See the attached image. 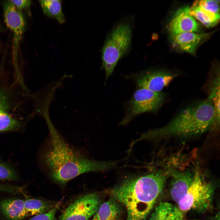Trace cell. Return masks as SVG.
<instances>
[{"instance_id":"15","label":"cell","mask_w":220,"mask_h":220,"mask_svg":"<svg viewBox=\"0 0 220 220\" xmlns=\"http://www.w3.org/2000/svg\"><path fill=\"white\" fill-rule=\"evenodd\" d=\"M121 205L113 198L101 204L95 214L98 220H119Z\"/></svg>"},{"instance_id":"12","label":"cell","mask_w":220,"mask_h":220,"mask_svg":"<svg viewBox=\"0 0 220 220\" xmlns=\"http://www.w3.org/2000/svg\"><path fill=\"white\" fill-rule=\"evenodd\" d=\"M209 35L208 33L186 32L170 35V39L175 47L182 51L194 55L198 45Z\"/></svg>"},{"instance_id":"4","label":"cell","mask_w":220,"mask_h":220,"mask_svg":"<svg viewBox=\"0 0 220 220\" xmlns=\"http://www.w3.org/2000/svg\"><path fill=\"white\" fill-rule=\"evenodd\" d=\"M134 19L127 17L115 24L105 38L101 50L102 68L106 81L113 73L118 62L127 55L131 46Z\"/></svg>"},{"instance_id":"1","label":"cell","mask_w":220,"mask_h":220,"mask_svg":"<svg viewBox=\"0 0 220 220\" xmlns=\"http://www.w3.org/2000/svg\"><path fill=\"white\" fill-rule=\"evenodd\" d=\"M47 122L50 138L42 155V161L47 173L54 181L64 184L81 174L116 167L115 162L97 161L89 158L70 146L50 120Z\"/></svg>"},{"instance_id":"7","label":"cell","mask_w":220,"mask_h":220,"mask_svg":"<svg viewBox=\"0 0 220 220\" xmlns=\"http://www.w3.org/2000/svg\"><path fill=\"white\" fill-rule=\"evenodd\" d=\"M101 204L100 198L97 194H86L71 204L59 220H88L97 213Z\"/></svg>"},{"instance_id":"21","label":"cell","mask_w":220,"mask_h":220,"mask_svg":"<svg viewBox=\"0 0 220 220\" xmlns=\"http://www.w3.org/2000/svg\"><path fill=\"white\" fill-rule=\"evenodd\" d=\"M17 178V174L12 168L0 162V180H15Z\"/></svg>"},{"instance_id":"13","label":"cell","mask_w":220,"mask_h":220,"mask_svg":"<svg viewBox=\"0 0 220 220\" xmlns=\"http://www.w3.org/2000/svg\"><path fill=\"white\" fill-rule=\"evenodd\" d=\"M24 201L15 198L4 199L0 201V211L7 220H23L28 217Z\"/></svg>"},{"instance_id":"17","label":"cell","mask_w":220,"mask_h":220,"mask_svg":"<svg viewBox=\"0 0 220 220\" xmlns=\"http://www.w3.org/2000/svg\"><path fill=\"white\" fill-rule=\"evenodd\" d=\"M191 14L207 28L217 24L220 19V14L214 13L193 4L190 8Z\"/></svg>"},{"instance_id":"9","label":"cell","mask_w":220,"mask_h":220,"mask_svg":"<svg viewBox=\"0 0 220 220\" xmlns=\"http://www.w3.org/2000/svg\"><path fill=\"white\" fill-rule=\"evenodd\" d=\"M168 30L170 35L186 32L199 31L198 23L191 14L188 6L181 7L174 13L169 22Z\"/></svg>"},{"instance_id":"18","label":"cell","mask_w":220,"mask_h":220,"mask_svg":"<svg viewBox=\"0 0 220 220\" xmlns=\"http://www.w3.org/2000/svg\"><path fill=\"white\" fill-rule=\"evenodd\" d=\"M24 206L28 216L43 213L48 207L46 203L44 201L40 200L31 198L24 200Z\"/></svg>"},{"instance_id":"14","label":"cell","mask_w":220,"mask_h":220,"mask_svg":"<svg viewBox=\"0 0 220 220\" xmlns=\"http://www.w3.org/2000/svg\"><path fill=\"white\" fill-rule=\"evenodd\" d=\"M185 213L178 206L170 203L162 202L156 207L149 220H183Z\"/></svg>"},{"instance_id":"29","label":"cell","mask_w":220,"mask_h":220,"mask_svg":"<svg viewBox=\"0 0 220 220\" xmlns=\"http://www.w3.org/2000/svg\"><path fill=\"white\" fill-rule=\"evenodd\" d=\"M1 29H0V32H1Z\"/></svg>"},{"instance_id":"5","label":"cell","mask_w":220,"mask_h":220,"mask_svg":"<svg viewBox=\"0 0 220 220\" xmlns=\"http://www.w3.org/2000/svg\"><path fill=\"white\" fill-rule=\"evenodd\" d=\"M215 189L214 185L206 181L197 169L191 185L178 203V207L185 213L191 210L199 213L205 212L212 206Z\"/></svg>"},{"instance_id":"8","label":"cell","mask_w":220,"mask_h":220,"mask_svg":"<svg viewBox=\"0 0 220 220\" xmlns=\"http://www.w3.org/2000/svg\"><path fill=\"white\" fill-rule=\"evenodd\" d=\"M174 76L173 74L164 71L149 70L138 74L135 80L140 88L160 92L169 85Z\"/></svg>"},{"instance_id":"23","label":"cell","mask_w":220,"mask_h":220,"mask_svg":"<svg viewBox=\"0 0 220 220\" xmlns=\"http://www.w3.org/2000/svg\"><path fill=\"white\" fill-rule=\"evenodd\" d=\"M56 211V209L53 208L46 213L34 216L29 220H54Z\"/></svg>"},{"instance_id":"22","label":"cell","mask_w":220,"mask_h":220,"mask_svg":"<svg viewBox=\"0 0 220 220\" xmlns=\"http://www.w3.org/2000/svg\"><path fill=\"white\" fill-rule=\"evenodd\" d=\"M193 4L214 13L220 14L219 6L215 0L196 1Z\"/></svg>"},{"instance_id":"6","label":"cell","mask_w":220,"mask_h":220,"mask_svg":"<svg viewBox=\"0 0 220 220\" xmlns=\"http://www.w3.org/2000/svg\"><path fill=\"white\" fill-rule=\"evenodd\" d=\"M164 99V94L140 88L134 93L129 103L127 114L120 125H125L138 115L154 112L161 106Z\"/></svg>"},{"instance_id":"28","label":"cell","mask_w":220,"mask_h":220,"mask_svg":"<svg viewBox=\"0 0 220 220\" xmlns=\"http://www.w3.org/2000/svg\"><path fill=\"white\" fill-rule=\"evenodd\" d=\"M196 220V219H193V220Z\"/></svg>"},{"instance_id":"10","label":"cell","mask_w":220,"mask_h":220,"mask_svg":"<svg viewBox=\"0 0 220 220\" xmlns=\"http://www.w3.org/2000/svg\"><path fill=\"white\" fill-rule=\"evenodd\" d=\"M3 7L5 22L13 32L16 42H17L24 29L25 22L24 15L9 0L4 2Z\"/></svg>"},{"instance_id":"3","label":"cell","mask_w":220,"mask_h":220,"mask_svg":"<svg viewBox=\"0 0 220 220\" xmlns=\"http://www.w3.org/2000/svg\"><path fill=\"white\" fill-rule=\"evenodd\" d=\"M216 124L213 104L208 98L184 108L167 125L144 133L139 139L152 140L198 134Z\"/></svg>"},{"instance_id":"20","label":"cell","mask_w":220,"mask_h":220,"mask_svg":"<svg viewBox=\"0 0 220 220\" xmlns=\"http://www.w3.org/2000/svg\"><path fill=\"white\" fill-rule=\"evenodd\" d=\"M213 85L208 98L213 104L215 119L218 124L219 123L220 119V85L215 84Z\"/></svg>"},{"instance_id":"25","label":"cell","mask_w":220,"mask_h":220,"mask_svg":"<svg viewBox=\"0 0 220 220\" xmlns=\"http://www.w3.org/2000/svg\"><path fill=\"white\" fill-rule=\"evenodd\" d=\"M2 99L1 98V97L0 96V109H3V106L2 105Z\"/></svg>"},{"instance_id":"27","label":"cell","mask_w":220,"mask_h":220,"mask_svg":"<svg viewBox=\"0 0 220 220\" xmlns=\"http://www.w3.org/2000/svg\"><path fill=\"white\" fill-rule=\"evenodd\" d=\"M3 186L2 185H0V191H2L3 189Z\"/></svg>"},{"instance_id":"11","label":"cell","mask_w":220,"mask_h":220,"mask_svg":"<svg viewBox=\"0 0 220 220\" xmlns=\"http://www.w3.org/2000/svg\"><path fill=\"white\" fill-rule=\"evenodd\" d=\"M172 179L169 190L172 200L178 203L184 196L191 185L194 178V174L189 170L172 171Z\"/></svg>"},{"instance_id":"26","label":"cell","mask_w":220,"mask_h":220,"mask_svg":"<svg viewBox=\"0 0 220 220\" xmlns=\"http://www.w3.org/2000/svg\"><path fill=\"white\" fill-rule=\"evenodd\" d=\"M91 220H98L96 215L95 214L93 216Z\"/></svg>"},{"instance_id":"19","label":"cell","mask_w":220,"mask_h":220,"mask_svg":"<svg viewBox=\"0 0 220 220\" xmlns=\"http://www.w3.org/2000/svg\"><path fill=\"white\" fill-rule=\"evenodd\" d=\"M19 123L14 118L0 109V131L14 129L18 126Z\"/></svg>"},{"instance_id":"16","label":"cell","mask_w":220,"mask_h":220,"mask_svg":"<svg viewBox=\"0 0 220 220\" xmlns=\"http://www.w3.org/2000/svg\"><path fill=\"white\" fill-rule=\"evenodd\" d=\"M39 2L43 13L46 16L55 18L60 24L65 22V19L62 10L61 1L44 0Z\"/></svg>"},{"instance_id":"2","label":"cell","mask_w":220,"mask_h":220,"mask_svg":"<svg viewBox=\"0 0 220 220\" xmlns=\"http://www.w3.org/2000/svg\"><path fill=\"white\" fill-rule=\"evenodd\" d=\"M159 171L124 180L111 191L126 208V220H146L172 170Z\"/></svg>"},{"instance_id":"24","label":"cell","mask_w":220,"mask_h":220,"mask_svg":"<svg viewBox=\"0 0 220 220\" xmlns=\"http://www.w3.org/2000/svg\"><path fill=\"white\" fill-rule=\"evenodd\" d=\"M9 1L16 8L20 10L29 8L31 2L30 0Z\"/></svg>"}]
</instances>
